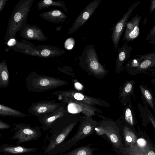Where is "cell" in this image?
<instances>
[{
    "label": "cell",
    "mask_w": 155,
    "mask_h": 155,
    "mask_svg": "<svg viewBox=\"0 0 155 155\" xmlns=\"http://www.w3.org/2000/svg\"><path fill=\"white\" fill-rule=\"evenodd\" d=\"M33 0H20L14 7L8 21L5 44L10 38L16 39V35L26 24Z\"/></svg>",
    "instance_id": "1"
},
{
    "label": "cell",
    "mask_w": 155,
    "mask_h": 155,
    "mask_svg": "<svg viewBox=\"0 0 155 155\" xmlns=\"http://www.w3.org/2000/svg\"><path fill=\"white\" fill-rule=\"evenodd\" d=\"M14 51L26 55L48 58L61 56L65 51L56 46L41 45L35 46L27 41L22 40L12 48Z\"/></svg>",
    "instance_id": "2"
},
{
    "label": "cell",
    "mask_w": 155,
    "mask_h": 155,
    "mask_svg": "<svg viewBox=\"0 0 155 155\" xmlns=\"http://www.w3.org/2000/svg\"><path fill=\"white\" fill-rule=\"evenodd\" d=\"M13 129L14 134L11 138L13 140H17L15 143L17 145L37 140L42 135L40 129L38 127H31L29 125L18 124Z\"/></svg>",
    "instance_id": "3"
},
{
    "label": "cell",
    "mask_w": 155,
    "mask_h": 155,
    "mask_svg": "<svg viewBox=\"0 0 155 155\" xmlns=\"http://www.w3.org/2000/svg\"><path fill=\"white\" fill-rule=\"evenodd\" d=\"M80 62L87 65L91 70L97 72H103L104 69L99 62L98 56L94 45H87L83 50L79 57Z\"/></svg>",
    "instance_id": "4"
},
{
    "label": "cell",
    "mask_w": 155,
    "mask_h": 155,
    "mask_svg": "<svg viewBox=\"0 0 155 155\" xmlns=\"http://www.w3.org/2000/svg\"><path fill=\"white\" fill-rule=\"evenodd\" d=\"M127 65L137 72L155 67V52L143 55L137 54L129 61Z\"/></svg>",
    "instance_id": "5"
},
{
    "label": "cell",
    "mask_w": 155,
    "mask_h": 155,
    "mask_svg": "<svg viewBox=\"0 0 155 155\" xmlns=\"http://www.w3.org/2000/svg\"><path fill=\"white\" fill-rule=\"evenodd\" d=\"M140 3V1H138L132 4L128 9L127 12L124 15L122 18L114 24L111 29L113 31L111 38L114 45L115 51L118 47L119 42L128 20L133 11Z\"/></svg>",
    "instance_id": "6"
},
{
    "label": "cell",
    "mask_w": 155,
    "mask_h": 155,
    "mask_svg": "<svg viewBox=\"0 0 155 155\" xmlns=\"http://www.w3.org/2000/svg\"><path fill=\"white\" fill-rule=\"evenodd\" d=\"M101 0H93L83 9L69 28L68 34H72L78 30L91 17L98 7Z\"/></svg>",
    "instance_id": "7"
},
{
    "label": "cell",
    "mask_w": 155,
    "mask_h": 155,
    "mask_svg": "<svg viewBox=\"0 0 155 155\" xmlns=\"http://www.w3.org/2000/svg\"><path fill=\"white\" fill-rule=\"evenodd\" d=\"M20 32L21 37L26 40L43 41L48 39L40 28L34 25L26 24Z\"/></svg>",
    "instance_id": "8"
},
{
    "label": "cell",
    "mask_w": 155,
    "mask_h": 155,
    "mask_svg": "<svg viewBox=\"0 0 155 155\" xmlns=\"http://www.w3.org/2000/svg\"><path fill=\"white\" fill-rule=\"evenodd\" d=\"M141 16L137 14L127 21L125 26V30L122 41L127 42L137 38L139 35V23Z\"/></svg>",
    "instance_id": "9"
},
{
    "label": "cell",
    "mask_w": 155,
    "mask_h": 155,
    "mask_svg": "<svg viewBox=\"0 0 155 155\" xmlns=\"http://www.w3.org/2000/svg\"><path fill=\"white\" fill-rule=\"evenodd\" d=\"M75 125L72 123L64 128L62 130L55 136L51 137L48 144L45 147L44 153L47 154L48 153L55 147L64 142L67 138Z\"/></svg>",
    "instance_id": "10"
},
{
    "label": "cell",
    "mask_w": 155,
    "mask_h": 155,
    "mask_svg": "<svg viewBox=\"0 0 155 155\" xmlns=\"http://www.w3.org/2000/svg\"><path fill=\"white\" fill-rule=\"evenodd\" d=\"M37 147L28 148L11 144H3L0 147V152L4 154L16 155L35 153Z\"/></svg>",
    "instance_id": "11"
},
{
    "label": "cell",
    "mask_w": 155,
    "mask_h": 155,
    "mask_svg": "<svg viewBox=\"0 0 155 155\" xmlns=\"http://www.w3.org/2000/svg\"><path fill=\"white\" fill-rule=\"evenodd\" d=\"M95 130L97 133L98 135H105L116 148L120 149L123 148L121 138L117 131L110 129L101 128H97Z\"/></svg>",
    "instance_id": "12"
},
{
    "label": "cell",
    "mask_w": 155,
    "mask_h": 155,
    "mask_svg": "<svg viewBox=\"0 0 155 155\" xmlns=\"http://www.w3.org/2000/svg\"><path fill=\"white\" fill-rule=\"evenodd\" d=\"M40 15L47 21L57 24L64 22L67 18V16L64 13L57 9L43 12L40 14Z\"/></svg>",
    "instance_id": "13"
},
{
    "label": "cell",
    "mask_w": 155,
    "mask_h": 155,
    "mask_svg": "<svg viewBox=\"0 0 155 155\" xmlns=\"http://www.w3.org/2000/svg\"><path fill=\"white\" fill-rule=\"evenodd\" d=\"M127 43L125 42L122 46L117 50L116 63L117 67L118 68H123L124 62L131 56L133 47L128 46Z\"/></svg>",
    "instance_id": "14"
},
{
    "label": "cell",
    "mask_w": 155,
    "mask_h": 155,
    "mask_svg": "<svg viewBox=\"0 0 155 155\" xmlns=\"http://www.w3.org/2000/svg\"><path fill=\"white\" fill-rule=\"evenodd\" d=\"M51 6H56L62 8L66 12L68 13V9L63 1H54L52 0H43L38 2L36 6L37 10H39L44 8Z\"/></svg>",
    "instance_id": "15"
},
{
    "label": "cell",
    "mask_w": 155,
    "mask_h": 155,
    "mask_svg": "<svg viewBox=\"0 0 155 155\" xmlns=\"http://www.w3.org/2000/svg\"><path fill=\"white\" fill-rule=\"evenodd\" d=\"M57 108V104L51 103H40L33 108L34 113L37 114L49 113Z\"/></svg>",
    "instance_id": "16"
},
{
    "label": "cell",
    "mask_w": 155,
    "mask_h": 155,
    "mask_svg": "<svg viewBox=\"0 0 155 155\" xmlns=\"http://www.w3.org/2000/svg\"><path fill=\"white\" fill-rule=\"evenodd\" d=\"M60 81L54 79L41 78L37 80L36 84L37 86L43 88H50L58 86L60 84Z\"/></svg>",
    "instance_id": "17"
},
{
    "label": "cell",
    "mask_w": 155,
    "mask_h": 155,
    "mask_svg": "<svg viewBox=\"0 0 155 155\" xmlns=\"http://www.w3.org/2000/svg\"><path fill=\"white\" fill-rule=\"evenodd\" d=\"M9 81V73L5 60L0 63V86H7Z\"/></svg>",
    "instance_id": "18"
},
{
    "label": "cell",
    "mask_w": 155,
    "mask_h": 155,
    "mask_svg": "<svg viewBox=\"0 0 155 155\" xmlns=\"http://www.w3.org/2000/svg\"><path fill=\"white\" fill-rule=\"evenodd\" d=\"M123 132L126 145L129 147L135 145L137 142V138L133 131L130 128L125 127Z\"/></svg>",
    "instance_id": "19"
},
{
    "label": "cell",
    "mask_w": 155,
    "mask_h": 155,
    "mask_svg": "<svg viewBox=\"0 0 155 155\" xmlns=\"http://www.w3.org/2000/svg\"><path fill=\"white\" fill-rule=\"evenodd\" d=\"M93 151L90 146L88 145L76 148L63 155H94Z\"/></svg>",
    "instance_id": "20"
},
{
    "label": "cell",
    "mask_w": 155,
    "mask_h": 155,
    "mask_svg": "<svg viewBox=\"0 0 155 155\" xmlns=\"http://www.w3.org/2000/svg\"><path fill=\"white\" fill-rule=\"evenodd\" d=\"M0 114L1 115L10 116L15 117H23L24 115L21 112L11 108L0 105Z\"/></svg>",
    "instance_id": "21"
},
{
    "label": "cell",
    "mask_w": 155,
    "mask_h": 155,
    "mask_svg": "<svg viewBox=\"0 0 155 155\" xmlns=\"http://www.w3.org/2000/svg\"><path fill=\"white\" fill-rule=\"evenodd\" d=\"M142 94L151 107L155 111L154 105L152 95L150 92L142 85L140 86Z\"/></svg>",
    "instance_id": "22"
},
{
    "label": "cell",
    "mask_w": 155,
    "mask_h": 155,
    "mask_svg": "<svg viewBox=\"0 0 155 155\" xmlns=\"http://www.w3.org/2000/svg\"><path fill=\"white\" fill-rule=\"evenodd\" d=\"M125 118L126 122L130 125L133 126L134 120L131 110L127 108L125 111Z\"/></svg>",
    "instance_id": "23"
},
{
    "label": "cell",
    "mask_w": 155,
    "mask_h": 155,
    "mask_svg": "<svg viewBox=\"0 0 155 155\" xmlns=\"http://www.w3.org/2000/svg\"><path fill=\"white\" fill-rule=\"evenodd\" d=\"M75 44V41L72 38H67L64 43V47L67 50H71L74 47Z\"/></svg>",
    "instance_id": "24"
},
{
    "label": "cell",
    "mask_w": 155,
    "mask_h": 155,
    "mask_svg": "<svg viewBox=\"0 0 155 155\" xmlns=\"http://www.w3.org/2000/svg\"><path fill=\"white\" fill-rule=\"evenodd\" d=\"M17 42L18 41L15 38L10 39L5 44L7 46V48H5V51L8 52L9 50L12 49V48L17 43Z\"/></svg>",
    "instance_id": "25"
},
{
    "label": "cell",
    "mask_w": 155,
    "mask_h": 155,
    "mask_svg": "<svg viewBox=\"0 0 155 155\" xmlns=\"http://www.w3.org/2000/svg\"><path fill=\"white\" fill-rule=\"evenodd\" d=\"M69 111L73 113H76L80 111V108L78 105L74 103L70 104L68 106Z\"/></svg>",
    "instance_id": "26"
},
{
    "label": "cell",
    "mask_w": 155,
    "mask_h": 155,
    "mask_svg": "<svg viewBox=\"0 0 155 155\" xmlns=\"http://www.w3.org/2000/svg\"><path fill=\"white\" fill-rule=\"evenodd\" d=\"M155 37V24L150 30L149 33L146 38V40L151 39Z\"/></svg>",
    "instance_id": "27"
},
{
    "label": "cell",
    "mask_w": 155,
    "mask_h": 155,
    "mask_svg": "<svg viewBox=\"0 0 155 155\" xmlns=\"http://www.w3.org/2000/svg\"><path fill=\"white\" fill-rule=\"evenodd\" d=\"M133 89V85L131 83L127 84L124 88V91L126 93H128L131 92Z\"/></svg>",
    "instance_id": "28"
},
{
    "label": "cell",
    "mask_w": 155,
    "mask_h": 155,
    "mask_svg": "<svg viewBox=\"0 0 155 155\" xmlns=\"http://www.w3.org/2000/svg\"><path fill=\"white\" fill-rule=\"evenodd\" d=\"M11 126L1 120L0 121V129L3 130L5 129H9L10 128Z\"/></svg>",
    "instance_id": "29"
},
{
    "label": "cell",
    "mask_w": 155,
    "mask_h": 155,
    "mask_svg": "<svg viewBox=\"0 0 155 155\" xmlns=\"http://www.w3.org/2000/svg\"><path fill=\"white\" fill-rule=\"evenodd\" d=\"M74 96L75 99L79 101H82L84 99V95L80 93H75Z\"/></svg>",
    "instance_id": "30"
},
{
    "label": "cell",
    "mask_w": 155,
    "mask_h": 155,
    "mask_svg": "<svg viewBox=\"0 0 155 155\" xmlns=\"http://www.w3.org/2000/svg\"><path fill=\"white\" fill-rule=\"evenodd\" d=\"M149 8V13H152L155 9V0H151Z\"/></svg>",
    "instance_id": "31"
},
{
    "label": "cell",
    "mask_w": 155,
    "mask_h": 155,
    "mask_svg": "<svg viewBox=\"0 0 155 155\" xmlns=\"http://www.w3.org/2000/svg\"><path fill=\"white\" fill-rule=\"evenodd\" d=\"M8 0H0V13L3 9L5 3Z\"/></svg>",
    "instance_id": "32"
},
{
    "label": "cell",
    "mask_w": 155,
    "mask_h": 155,
    "mask_svg": "<svg viewBox=\"0 0 155 155\" xmlns=\"http://www.w3.org/2000/svg\"><path fill=\"white\" fill-rule=\"evenodd\" d=\"M151 115H152L149 114L148 117L150 122L155 130V119L153 117V116H152Z\"/></svg>",
    "instance_id": "33"
},
{
    "label": "cell",
    "mask_w": 155,
    "mask_h": 155,
    "mask_svg": "<svg viewBox=\"0 0 155 155\" xmlns=\"http://www.w3.org/2000/svg\"><path fill=\"white\" fill-rule=\"evenodd\" d=\"M75 86L76 88L78 89H81L82 88L81 85L78 82H77L75 83Z\"/></svg>",
    "instance_id": "34"
},
{
    "label": "cell",
    "mask_w": 155,
    "mask_h": 155,
    "mask_svg": "<svg viewBox=\"0 0 155 155\" xmlns=\"http://www.w3.org/2000/svg\"><path fill=\"white\" fill-rule=\"evenodd\" d=\"M147 155H155V152L153 150H150L147 153Z\"/></svg>",
    "instance_id": "35"
},
{
    "label": "cell",
    "mask_w": 155,
    "mask_h": 155,
    "mask_svg": "<svg viewBox=\"0 0 155 155\" xmlns=\"http://www.w3.org/2000/svg\"><path fill=\"white\" fill-rule=\"evenodd\" d=\"M62 29V27L61 26H58L56 28L55 30L57 31H58L61 30Z\"/></svg>",
    "instance_id": "36"
},
{
    "label": "cell",
    "mask_w": 155,
    "mask_h": 155,
    "mask_svg": "<svg viewBox=\"0 0 155 155\" xmlns=\"http://www.w3.org/2000/svg\"><path fill=\"white\" fill-rule=\"evenodd\" d=\"M153 82L155 84V79L153 80Z\"/></svg>",
    "instance_id": "37"
}]
</instances>
